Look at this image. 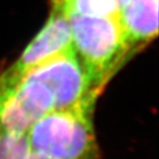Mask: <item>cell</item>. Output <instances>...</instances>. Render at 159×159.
I'll return each mask as SVG.
<instances>
[{"instance_id": "obj_4", "label": "cell", "mask_w": 159, "mask_h": 159, "mask_svg": "<svg viewBox=\"0 0 159 159\" xmlns=\"http://www.w3.org/2000/svg\"><path fill=\"white\" fill-rule=\"evenodd\" d=\"M70 49L72 41L69 16L61 9L52 8L43 28L25 48L17 61L3 72L20 77L30 68Z\"/></svg>"}, {"instance_id": "obj_3", "label": "cell", "mask_w": 159, "mask_h": 159, "mask_svg": "<svg viewBox=\"0 0 159 159\" xmlns=\"http://www.w3.org/2000/svg\"><path fill=\"white\" fill-rule=\"evenodd\" d=\"M21 75L46 86L53 97L54 110L95 102L99 93L92 86L72 49L34 66Z\"/></svg>"}, {"instance_id": "obj_5", "label": "cell", "mask_w": 159, "mask_h": 159, "mask_svg": "<svg viewBox=\"0 0 159 159\" xmlns=\"http://www.w3.org/2000/svg\"><path fill=\"white\" fill-rule=\"evenodd\" d=\"M39 118L19 77L2 72L0 75V130L27 133Z\"/></svg>"}, {"instance_id": "obj_8", "label": "cell", "mask_w": 159, "mask_h": 159, "mask_svg": "<svg viewBox=\"0 0 159 159\" xmlns=\"http://www.w3.org/2000/svg\"><path fill=\"white\" fill-rule=\"evenodd\" d=\"M30 153L27 133L0 130V159H28Z\"/></svg>"}, {"instance_id": "obj_9", "label": "cell", "mask_w": 159, "mask_h": 159, "mask_svg": "<svg viewBox=\"0 0 159 159\" xmlns=\"http://www.w3.org/2000/svg\"><path fill=\"white\" fill-rule=\"evenodd\" d=\"M71 1L72 0H52V8L61 9L68 15Z\"/></svg>"}, {"instance_id": "obj_7", "label": "cell", "mask_w": 159, "mask_h": 159, "mask_svg": "<svg viewBox=\"0 0 159 159\" xmlns=\"http://www.w3.org/2000/svg\"><path fill=\"white\" fill-rule=\"evenodd\" d=\"M126 2L127 0H72L69 14L118 19Z\"/></svg>"}, {"instance_id": "obj_2", "label": "cell", "mask_w": 159, "mask_h": 159, "mask_svg": "<svg viewBox=\"0 0 159 159\" xmlns=\"http://www.w3.org/2000/svg\"><path fill=\"white\" fill-rule=\"evenodd\" d=\"M93 107L94 102L84 103L40 117L27 131L31 151L52 159H96Z\"/></svg>"}, {"instance_id": "obj_1", "label": "cell", "mask_w": 159, "mask_h": 159, "mask_svg": "<svg viewBox=\"0 0 159 159\" xmlns=\"http://www.w3.org/2000/svg\"><path fill=\"white\" fill-rule=\"evenodd\" d=\"M72 50L95 90L132 55L117 18L69 14Z\"/></svg>"}, {"instance_id": "obj_10", "label": "cell", "mask_w": 159, "mask_h": 159, "mask_svg": "<svg viewBox=\"0 0 159 159\" xmlns=\"http://www.w3.org/2000/svg\"><path fill=\"white\" fill-rule=\"evenodd\" d=\"M28 159H52V158L48 157V156H46V155H43V154L37 153V152L31 151V153L29 155V158H28Z\"/></svg>"}, {"instance_id": "obj_6", "label": "cell", "mask_w": 159, "mask_h": 159, "mask_svg": "<svg viewBox=\"0 0 159 159\" xmlns=\"http://www.w3.org/2000/svg\"><path fill=\"white\" fill-rule=\"evenodd\" d=\"M159 0H127L118 21L132 53L142 49L158 34Z\"/></svg>"}]
</instances>
